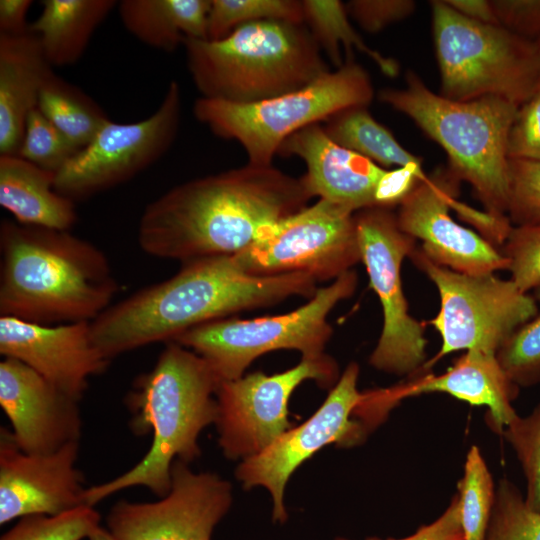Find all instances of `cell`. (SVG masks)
Here are the masks:
<instances>
[{
  "label": "cell",
  "instance_id": "cell-12",
  "mask_svg": "<svg viewBox=\"0 0 540 540\" xmlns=\"http://www.w3.org/2000/svg\"><path fill=\"white\" fill-rule=\"evenodd\" d=\"M354 214L319 199L269 227L234 258L252 275L306 273L317 282L335 280L361 262Z\"/></svg>",
  "mask_w": 540,
  "mask_h": 540
},
{
  "label": "cell",
  "instance_id": "cell-42",
  "mask_svg": "<svg viewBox=\"0 0 540 540\" xmlns=\"http://www.w3.org/2000/svg\"><path fill=\"white\" fill-rule=\"evenodd\" d=\"M426 178L423 169L412 166L387 170L377 187L376 207L391 209L399 205L416 184Z\"/></svg>",
  "mask_w": 540,
  "mask_h": 540
},
{
  "label": "cell",
  "instance_id": "cell-41",
  "mask_svg": "<svg viewBox=\"0 0 540 540\" xmlns=\"http://www.w3.org/2000/svg\"><path fill=\"white\" fill-rule=\"evenodd\" d=\"M501 26L525 39L540 38V0H492Z\"/></svg>",
  "mask_w": 540,
  "mask_h": 540
},
{
  "label": "cell",
  "instance_id": "cell-35",
  "mask_svg": "<svg viewBox=\"0 0 540 540\" xmlns=\"http://www.w3.org/2000/svg\"><path fill=\"white\" fill-rule=\"evenodd\" d=\"M496 358L509 380L517 387L540 383V312L500 346Z\"/></svg>",
  "mask_w": 540,
  "mask_h": 540
},
{
  "label": "cell",
  "instance_id": "cell-4",
  "mask_svg": "<svg viewBox=\"0 0 540 540\" xmlns=\"http://www.w3.org/2000/svg\"><path fill=\"white\" fill-rule=\"evenodd\" d=\"M219 384L205 359L169 341L154 367L136 378L125 400L132 432L152 433L150 449L120 476L86 488L84 505L94 507L112 494L135 486L164 497L170 490L173 462L188 463L200 455L199 435L217 418Z\"/></svg>",
  "mask_w": 540,
  "mask_h": 540
},
{
  "label": "cell",
  "instance_id": "cell-25",
  "mask_svg": "<svg viewBox=\"0 0 540 540\" xmlns=\"http://www.w3.org/2000/svg\"><path fill=\"white\" fill-rule=\"evenodd\" d=\"M211 0H123L118 2L126 30L142 43L172 52L187 39L207 40Z\"/></svg>",
  "mask_w": 540,
  "mask_h": 540
},
{
  "label": "cell",
  "instance_id": "cell-17",
  "mask_svg": "<svg viewBox=\"0 0 540 540\" xmlns=\"http://www.w3.org/2000/svg\"><path fill=\"white\" fill-rule=\"evenodd\" d=\"M460 182L448 166L420 180L399 204L400 229L420 240V250L437 265L469 275L508 270L507 258L493 243L451 217Z\"/></svg>",
  "mask_w": 540,
  "mask_h": 540
},
{
  "label": "cell",
  "instance_id": "cell-37",
  "mask_svg": "<svg viewBox=\"0 0 540 540\" xmlns=\"http://www.w3.org/2000/svg\"><path fill=\"white\" fill-rule=\"evenodd\" d=\"M511 280L529 293L540 284V225L512 226L501 245Z\"/></svg>",
  "mask_w": 540,
  "mask_h": 540
},
{
  "label": "cell",
  "instance_id": "cell-43",
  "mask_svg": "<svg viewBox=\"0 0 540 540\" xmlns=\"http://www.w3.org/2000/svg\"><path fill=\"white\" fill-rule=\"evenodd\" d=\"M460 503L455 494L444 512L433 522L420 526L414 533L403 538L380 539L370 537L365 540H463ZM335 540H349L338 537Z\"/></svg>",
  "mask_w": 540,
  "mask_h": 540
},
{
  "label": "cell",
  "instance_id": "cell-19",
  "mask_svg": "<svg viewBox=\"0 0 540 540\" xmlns=\"http://www.w3.org/2000/svg\"><path fill=\"white\" fill-rule=\"evenodd\" d=\"M0 353L24 363L77 401L90 377L104 372L110 361L95 345L87 321L43 325L0 316Z\"/></svg>",
  "mask_w": 540,
  "mask_h": 540
},
{
  "label": "cell",
  "instance_id": "cell-3",
  "mask_svg": "<svg viewBox=\"0 0 540 540\" xmlns=\"http://www.w3.org/2000/svg\"><path fill=\"white\" fill-rule=\"evenodd\" d=\"M0 253L1 316L92 322L119 291L106 255L69 231L2 220Z\"/></svg>",
  "mask_w": 540,
  "mask_h": 540
},
{
  "label": "cell",
  "instance_id": "cell-27",
  "mask_svg": "<svg viewBox=\"0 0 540 540\" xmlns=\"http://www.w3.org/2000/svg\"><path fill=\"white\" fill-rule=\"evenodd\" d=\"M324 123L326 134L335 143L385 169L392 166L422 169L421 158L400 145L393 134L377 122L365 106L342 110Z\"/></svg>",
  "mask_w": 540,
  "mask_h": 540
},
{
  "label": "cell",
  "instance_id": "cell-39",
  "mask_svg": "<svg viewBox=\"0 0 540 540\" xmlns=\"http://www.w3.org/2000/svg\"><path fill=\"white\" fill-rule=\"evenodd\" d=\"M508 157L540 162V86L518 107L508 137Z\"/></svg>",
  "mask_w": 540,
  "mask_h": 540
},
{
  "label": "cell",
  "instance_id": "cell-34",
  "mask_svg": "<svg viewBox=\"0 0 540 540\" xmlns=\"http://www.w3.org/2000/svg\"><path fill=\"white\" fill-rule=\"evenodd\" d=\"M79 150L37 107L29 113L18 156L57 173Z\"/></svg>",
  "mask_w": 540,
  "mask_h": 540
},
{
  "label": "cell",
  "instance_id": "cell-14",
  "mask_svg": "<svg viewBox=\"0 0 540 540\" xmlns=\"http://www.w3.org/2000/svg\"><path fill=\"white\" fill-rule=\"evenodd\" d=\"M338 373L335 360L324 353L281 373L255 372L221 382L215 424L223 454L245 460L263 452L289 430L288 401L296 387L308 379L328 387Z\"/></svg>",
  "mask_w": 540,
  "mask_h": 540
},
{
  "label": "cell",
  "instance_id": "cell-11",
  "mask_svg": "<svg viewBox=\"0 0 540 540\" xmlns=\"http://www.w3.org/2000/svg\"><path fill=\"white\" fill-rule=\"evenodd\" d=\"M361 262L379 298L383 326L370 364L386 373L415 376L426 364L423 323L409 313L401 280L403 260L417 247L404 233L391 209L367 208L354 214Z\"/></svg>",
  "mask_w": 540,
  "mask_h": 540
},
{
  "label": "cell",
  "instance_id": "cell-38",
  "mask_svg": "<svg viewBox=\"0 0 540 540\" xmlns=\"http://www.w3.org/2000/svg\"><path fill=\"white\" fill-rule=\"evenodd\" d=\"M507 216L512 226L540 225V162L509 161Z\"/></svg>",
  "mask_w": 540,
  "mask_h": 540
},
{
  "label": "cell",
  "instance_id": "cell-20",
  "mask_svg": "<svg viewBox=\"0 0 540 540\" xmlns=\"http://www.w3.org/2000/svg\"><path fill=\"white\" fill-rule=\"evenodd\" d=\"M0 406L24 453H51L80 439L78 401L13 358L0 362Z\"/></svg>",
  "mask_w": 540,
  "mask_h": 540
},
{
  "label": "cell",
  "instance_id": "cell-9",
  "mask_svg": "<svg viewBox=\"0 0 540 540\" xmlns=\"http://www.w3.org/2000/svg\"><path fill=\"white\" fill-rule=\"evenodd\" d=\"M357 284L356 272L349 270L329 286L317 289L294 311L245 320L218 319L191 328L172 341L205 359L220 383L240 378L252 361L274 350L294 349L302 358L318 357L324 354L333 332L328 314L353 295Z\"/></svg>",
  "mask_w": 540,
  "mask_h": 540
},
{
  "label": "cell",
  "instance_id": "cell-33",
  "mask_svg": "<svg viewBox=\"0 0 540 540\" xmlns=\"http://www.w3.org/2000/svg\"><path fill=\"white\" fill-rule=\"evenodd\" d=\"M100 515L81 505L59 515H31L20 520L0 540H82L100 527Z\"/></svg>",
  "mask_w": 540,
  "mask_h": 540
},
{
  "label": "cell",
  "instance_id": "cell-46",
  "mask_svg": "<svg viewBox=\"0 0 540 540\" xmlns=\"http://www.w3.org/2000/svg\"><path fill=\"white\" fill-rule=\"evenodd\" d=\"M88 540H115V539L107 529H104L100 526L89 536Z\"/></svg>",
  "mask_w": 540,
  "mask_h": 540
},
{
  "label": "cell",
  "instance_id": "cell-5",
  "mask_svg": "<svg viewBox=\"0 0 540 540\" xmlns=\"http://www.w3.org/2000/svg\"><path fill=\"white\" fill-rule=\"evenodd\" d=\"M183 46L201 97L230 103L296 91L331 71L305 24L256 21L222 39H187Z\"/></svg>",
  "mask_w": 540,
  "mask_h": 540
},
{
  "label": "cell",
  "instance_id": "cell-26",
  "mask_svg": "<svg viewBox=\"0 0 540 540\" xmlns=\"http://www.w3.org/2000/svg\"><path fill=\"white\" fill-rule=\"evenodd\" d=\"M29 25L51 64H75L86 51L98 26L118 6L115 0H44Z\"/></svg>",
  "mask_w": 540,
  "mask_h": 540
},
{
  "label": "cell",
  "instance_id": "cell-29",
  "mask_svg": "<svg viewBox=\"0 0 540 540\" xmlns=\"http://www.w3.org/2000/svg\"><path fill=\"white\" fill-rule=\"evenodd\" d=\"M304 24L309 29L321 50H325L330 61L339 68L344 61L353 60V49L368 56L389 77L399 72L397 61L369 47L351 25L345 4L338 0H302Z\"/></svg>",
  "mask_w": 540,
  "mask_h": 540
},
{
  "label": "cell",
  "instance_id": "cell-44",
  "mask_svg": "<svg viewBox=\"0 0 540 540\" xmlns=\"http://www.w3.org/2000/svg\"><path fill=\"white\" fill-rule=\"evenodd\" d=\"M31 0L0 1V34L22 35L29 32L26 21Z\"/></svg>",
  "mask_w": 540,
  "mask_h": 540
},
{
  "label": "cell",
  "instance_id": "cell-2",
  "mask_svg": "<svg viewBox=\"0 0 540 540\" xmlns=\"http://www.w3.org/2000/svg\"><path fill=\"white\" fill-rule=\"evenodd\" d=\"M317 281L306 273L252 275L234 256L184 262L174 276L111 305L91 322L95 345L109 360L122 353L172 341L201 324L276 304L311 298Z\"/></svg>",
  "mask_w": 540,
  "mask_h": 540
},
{
  "label": "cell",
  "instance_id": "cell-16",
  "mask_svg": "<svg viewBox=\"0 0 540 540\" xmlns=\"http://www.w3.org/2000/svg\"><path fill=\"white\" fill-rule=\"evenodd\" d=\"M231 484L210 472L194 473L175 460L169 492L155 502L118 501L106 518L115 540H211L229 511Z\"/></svg>",
  "mask_w": 540,
  "mask_h": 540
},
{
  "label": "cell",
  "instance_id": "cell-23",
  "mask_svg": "<svg viewBox=\"0 0 540 540\" xmlns=\"http://www.w3.org/2000/svg\"><path fill=\"white\" fill-rule=\"evenodd\" d=\"M52 72L35 34H0V155L18 154L27 117Z\"/></svg>",
  "mask_w": 540,
  "mask_h": 540
},
{
  "label": "cell",
  "instance_id": "cell-40",
  "mask_svg": "<svg viewBox=\"0 0 540 540\" xmlns=\"http://www.w3.org/2000/svg\"><path fill=\"white\" fill-rule=\"evenodd\" d=\"M345 6L348 15L363 30L376 33L410 16L416 3L412 0H352Z\"/></svg>",
  "mask_w": 540,
  "mask_h": 540
},
{
  "label": "cell",
  "instance_id": "cell-10",
  "mask_svg": "<svg viewBox=\"0 0 540 540\" xmlns=\"http://www.w3.org/2000/svg\"><path fill=\"white\" fill-rule=\"evenodd\" d=\"M409 258L433 282L440 309L427 323L441 336L438 353L423 372L445 355L459 350L495 353L500 346L538 311V302L511 279L494 273L469 275L440 266L416 247ZM422 372V373H423Z\"/></svg>",
  "mask_w": 540,
  "mask_h": 540
},
{
  "label": "cell",
  "instance_id": "cell-36",
  "mask_svg": "<svg viewBox=\"0 0 540 540\" xmlns=\"http://www.w3.org/2000/svg\"><path fill=\"white\" fill-rule=\"evenodd\" d=\"M500 435L511 445L522 468L527 506L540 513V403L527 416L517 415Z\"/></svg>",
  "mask_w": 540,
  "mask_h": 540
},
{
  "label": "cell",
  "instance_id": "cell-48",
  "mask_svg": "<svg viewBox=\"0 0 540 540\" xmlns=\"http://www.w3.org/2000/svg\"><path fill=\"white\" fill-rule=\"evenodd\" d=\"M535 42H536V44H537V47H538V49H539V52H540V38H539V39H537V40H536Z\"/></svg>",
  "mask_w": 540,
  "mask_h": 540
},
{
  "label": "cell",
  "instance_id": "cell-6",
  "mask_svg": "<svg viewBox=\"0 0 540 540\" xmlns=\"http://www.w3.org/2000/svg\"><path fill=\"white\" fill-rule=\"evenodd\" d=\"M406 87L379 92L381 102L411 118L447 153L450 170L469 183L486 213L508 219V137L516 104L496 96L455 101L432 92L413 71Z\"/></svg>",
  "mask_w": 540,
  "mask_h": 540
},
{
  "label": "cell",
  "instance_id": "cell-7",
  "mask_svg": "<svg viewBox=\"0 0 540 540\" xmlns=\"http://www.w3.org/2000/svg\"><path fill=\"white\" fill-rule=\"evenodd\" d=\"M373 96L366 70L354 60H345L341 67L296 91L249 104L200 97L193 113L215 135L237 141L248 164L271 166L289 136L347 108L367 107Z\"/></svg>",
  "mask_w": 540,
  "mask_h": 540
},
{
  "label": "cell",
  "instance_id": "cell-24",
  "mask_svg": "<svg viewBox=\"0 0 540 540\" xmlns=\"http://www.w3.org/2000/svg\"><path fill=\"white\" fill-rule=\"evenodd\" d=\"M55 178L18 155H0V205L19 224L68 231L77 222L75 202L55 190Z\"/></svg>",
  "mask_w": 540,
  "mask_h": 540
},
{
  "label": "cell",
  "instance_id": "cell-8",
  "mask_svg": "<svg viewBox=\"0 0 540 540\" xmlns=\"http://www.w3.org/2000/svg\"><path fill=\"white\" fill-rule=\"evenodd\" d=\"M441 94L455 101L485 96L525 103L540 86V52L535 41L501 25L470 20L431 1Z\"/></svg>",
  "mask_w": 540,
  "mask_h": 540
},
{
  "label": "cell",
  "instance_id": "cell-1",
  "mask_svg": "<svg viewBox=\"0 0 540 540\" xmlns=\"http://www.w3.org/2000/svg\"><path fill=\"white\" fill-rule=\"evenodd\" d=\"M313 197L304 176L247 163L182 183L150 202L138 243L148 255L182 263L234 256Z\"/></svg>",
  "mask_w": 540,
  "mask_h": 540
},
{
  "label": "cell",
  "instance_id": "cell-15",
  "mask_svg": "<svg viewBox=\"0 0 540 540\" xmlns=\"http://www.w3.org/2000/svg\"><path fill=\"white\" fill-rule=\"evenodd\" d=\"M358 377L359 366L351 362L308 420L238 465L235 476L244 488L263 486L272 495L273 521L284 523L288 518L284 490L298 466L328 444L352 446L364 437V425L352 419L365 396L357 388Z\"/></svg>",
  "mask_w": 540,
  "mask_h": 540
},
{
  "label": "cell",
  "instance_id": "cell-47",
  "mask_svg": "<svg viewBox=\"0 0 540 540\" xmlns=\"http://www.w3.org/2000/svg\"><path fill=\"white\" fill-rule=\"evenodd\" d=\"M532 295L534 296L537 302H540V284L533 290Z\"/></svg>",
  "mask_w": 540,
  "mask_h": 540
},
{
  "label": "cell",
  "instance_id": "cell-13",
  "mask_svg": "<svg viewBox=\"0 0 540 540\" xmlns=\"http://www.w3.org/2000/svg\"><path fill=\"white\" fill-rule=\"evenodd\" d=\"M181 112V89L173 80L147 118L131 123L109 120L56 173L55 190L75 202L132 179L169 151L178 134Z\"/></svg>",
  "mask_w": 540,
  "mask_h": 540
},
{
  "label": "cell",
  "instance_id": "cell-45",
  "mask_svg": "<svg viewBox=\"0 0 540 540\" xmlns=\"http://www.w3.org/2000/svg\"><path fill=\"white\" fill-rule=\"evenodd\" d=\"M462 16L484 24L500 25L491 1L487 0H445Z\"/></svg>",
  "mask_w": 540,
  "mask_h": 540
},
{
  "label": "cell",
  "instance_id": "cell-31",
  "mask_svg": "<svg viewBox=\"0 0 540 540\" xmlns=\"http://www.w3.org/2000/svg\"><path fill=\"white\" fill-rule=\"evenodd\" d=\"M262 20L304 24L302 1L211 0L207 21V40L222 39L238 26Z\"/></svg>",
  "mask_w": 540,
  "mask_h": 540
},
{
  "label": "cell",
  "instance_id": "cell-28",
  "mask_svg": "<svg viewBox=\"0 0 540 540\" xmlns=\"http://www.w3.org/2000/svg\"><path fill=\"white\" fill-rule=\"evenodd\" d=\"M37 108L78 149L110 120L89 95L55 72L43 84Z\"/></svg>",
  "mask_w": 540,
  "mask_h": 540
},
{
  "label": "cell",
  "instance_id": "cell-18",
  "mask_svg": "<svg viewBox=\"0 0 540 540\" xmlns=\"http://www.w3.org/2000/svg\"><path fill=\"white\" fill-rule=\"evenodd\" d=\"M0 436V524L31 515L54 516L83 503L82 473L76 468L79 441L46 454H27L11 432Z\"/></svg>",
  "mask_w": 540,
  "mask_h": 540
},
{
  "label": "cell",
  "instance_id": "cell-22",
  "mask_svg": "<svg viewBox=\"0 0 540 540\" xmlns=\"http://www.w3.org/2000/svg\"><path fill=\"white\" fill-rule=\"evenodd\" d=\"M446 393L475 406L488 407L487 423L500 434L518 415L512 406L519 393L501 368L495 353L467 350L443 373L413 376L387 388L393 406L426 393Z\"/></svg>",
  "mask_w": 540,
  "mask_h": 540
},
{
  "label": "cell",
  "instance_id": "cell-30",
  "mask_svg": "<svg viewBox=\"0 0 540 540\" xmlns=\"http://www.w3.org/2000/svg\"><path fill=\"white\" fill-rule=\"evenodd\" d=\"M496 487L480 449L470 447L458 483L463 540H485Z\"/></svg>",
  "mask_w": 540,
  "mask_h": 540
},
{
  "label": "cell",
  "instance_id": "cell-32",
  "mask_svg": "<svg viewBox=\"0 0 540 540\" xmlns=\"http://www.w3.org/2000/svg\"><path fill=\"white\" fill-rule=\"evenodd\" d=\"M485 540H540V513L530 509L519 488L499 480Z\"/></svg>",
  "mask_w": 540,
  "mask_h": 540
},
{
  "label": "cell",
  "instance_id": "cell-21",
  "mask_svg": "<svg viewBox=\"0 0 540 540\" xmlns=\"http://www.w3.org/2000/svg\"><path fill=\"white\" fill-rule=\"evenodd\" d=\"M277 154L304 161L303 176L314 197L353 213L376 207L377 187L387 169L335 143L320 123L289 136Z\"/></svg>",
  "mask_w": 540,
  "mask_h": 540
}]
</instances>
